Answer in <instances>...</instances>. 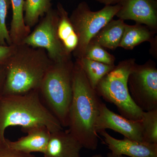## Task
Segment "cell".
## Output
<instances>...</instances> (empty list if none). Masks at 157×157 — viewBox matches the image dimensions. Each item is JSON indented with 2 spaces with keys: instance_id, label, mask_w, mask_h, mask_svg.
Listing matches in <instances>:
<instances>
[{
  "instance_id": "1",
  "label": "cell",
  "mask_w": 157,
  "mask_h": 157,
  "mask_svg": "<svg viewBox=\"0 0 157 157\" xmlns=\"http://www.w3.org/2000/svg\"><path fill=\"white\" fill-rule=\"evenodd\" d=\"M101 102L77 62L73 67V97L69 110L68 131L83 147L91 150H95L98 146L95 126Z\"/></svg>"
},
{
  "instance_id": "2",
  "label": "cell",
  "mask_w": 157,
  "mask_h": 157,
  "mask_svg": "<svg viewBox=\"0 0 157 157\" xmlns=\"http://www.w3.org/2000/svg\"><path fill=\"white\" fill-rule=\"evenodd\" d=\"M44 126L52 132L63 130L41 101L38 90L24 94L4 95L0 99V138L10 126L21 129Z\"/></svg>"
},
{
  "instance_id": "3",
  "label": "cell",
  "mask_w": 157,
  "mask_h": 157,
  "mask_svg": "<svg viewBox=\"0 0 157 157\" xmlns=\"http://www.w3.org/2000/svg\"><path fill=\"white\" fill-rule=\"evenodd\" d=\"M74 65L68 61L52 63L38 92L41 101L63 128L68 127L73 97Z\"/></svg>"
},
{
  "instance_id": "4",
  "label": "cell",
  "mask_w": 157,
  "mask_h": 157,
  "mask_svg": "<svg viewBox=\"0 0 157 157\" xmlns=\"http://www.w3.org/2000/svg\"><path fill=\"white\" fill-rule=\"evenodd\" d=\"M37 52H17L6 69L4 95L24 94L39 90L52 62Z\"/></svg>"
},
{
  "instance_id": "5",
  "label": "cell",
  "mask_w": 157,
  "mask_h": 157,
  "mask_svg": "<svg viewBox=\"0 0 157 157\" xmlns=\"http://www.w3.org/2000/svg\"><path fill=\"white\" fill-rule=\"evenodd\" d=\"M136 64L134 59L121 62L98 83V95L116 106L121 115L130 120H140L144 111L132 100L128 87V79Z\"/></svg>"
},
{
  "instance_id": "6",
  "label": "cell",
  "mask_w": 157,
  "mask_h": 157,
  "mask_svg": "<svg viewBox=\"0 0 157 157\" xmlns=\"http://www.w3.org/2000/svg\"><path fill=\"white\" fill-rule=\"evenodd\" d=\"M119 9L117 4L106 6L101 10L93 11L86 3L82 2L73 11L70 18L78 38L76 49L79 59L83 56L92 39L112 20Z\"/></svg>"
},
{
  "instance_id": "7",
  "label": "cell",
  "mask_w": 157,
  "mask_h": 157,
  "mask_svg": "<svg viewBox=\"0 0 157 157\" xmlns=\"http://www.w3.org/2000/svg\"><path fill=\"white\" fill-rule=\"evenodd\" d=\"M129 93L143 111L157 109V69L152 63L135 65L128 79Z\"/></svg>"
},
{
  "instance_id": "8",
  "label": "cell",
  "mask_w": 157,
  "mask_h": 157,
  "mask_svg": "<svg viewBox=\"0 0 157 157\" xmlns=\"http://www.w3.org/2000/svg\"><path fill=\"white\" fill-rule=\"evenodd\" d=\"M46 14L36 28L21 43L34 48H45L52 63L67 61L68 54L58 36V12L51 9Z\"/></svg>"
},
{
  "instance_id": "9",
  "label": "cell",
  "mask_w": 157,
  "mask_h": 157,
  "mask_svg": "<svg viewBox=\"0 0 157 157\" xmlns=\"http://www.w3.org/2000/svg\"><path fill=\"white\" fill-rule=\"evenodd\" d=\"M95 129L98 133L106 129H111L128 139L144 141L141 120H130L117 114L103 102L100 104Z\"/></svg>"
},
{
  "instance_id": "10",
  "label": "cell",
  "mask_w": 157,
  "mask_h": 157,
  "mask_svg": "<svg viewBox=\"0 0 157 157\" xmlns=\"http://www.w3.org/2000/svg\"><path fill=\"white\" fill-rule=\"evenodd\" d=\"M116 16L119 19L132 20L147 27H157V3L155 0H121Z\"/></svg>"
},
{
  "instance_id": "11",
  "label": "cell",
  "mask_w": 157,
  "mask_h": 157,
  "mask_svg": "<svg viewBox=\"0 0 157 157\" xmlns=\"http://www.w3.org/2000/svg\"><path fill=\"white\" fill-rule=\"evenodd\" d=\"M113 154L129 157H157V144L132 140L126 137L118 139L106 130L99 132Z\"/></svg>"
},
{
  "instance_id": "12",
  "label": "cell",
  "mask_w": 157,
  "mask_h": 157,
  "mask_svg": "<svg viewBox=\"0 0 157 157\" xmlns=\"http://www.w3.org/2000/svg\"><path fill=\"white\" fill-rule=\"evenodd\" d=\"M83 147L68 131L51 133L45 157H77Z\"/></svg>"
},
{
  "instance_id": "13",
  "label": "cell",
  "mask_w": 157,
  "mask_h": 157,
  "mask_svg": "<svg viewBox=\"0 0 157 157\" xmlns=\"http://www.w3.org/2000/svg\"><path fill=\"white\" fill-rule=\"evenodd\" d=\"M21 131L26 133V136L21 137L16 141L7 140L11 148L26 153H45L51 134L46 127L37 126L22 129Z\"/></svg>"
},
{
  "instance_id": "14",
  "label": "cell",
  "mask_w": 157,
  "mask_h": 157,
  "mask_svg": "<svg viewBox=\"0 0 157 157\" xmlns=\"http://www.w3.org/2000/svg\"><path fill=\"white\" fill-rule=\"evenodd\" d=\"M126 25L122 20H112L90 42L114 50L119 47Z\"/></svg>"
},
{
  "instance_id": "15",
  "label": "cell",
  "mask_w": 157,
  "mask_h": 157,
  "mask_svg": "<svg viewBox=\"0 0 157 157\" xmlns=\"http://www.w3.org/2000/svg\"><path fill=\"white\" fill-rule=\"evenodd\" d=\"M13 15L10 36L14 44L21 43L28 35L30 28L25 25L24 20V0H11Z\"/></svg>"
},
{
  "instance_id": "16",
  "label": "cell",
  "mask_w": 157,
  "mask_h": 157,
  "mask_svg": "<svg viewBox=\"0 0 157 157\" xmlns=\"http://www.w3.org/2000/svg\"><path fill=\"white\" fill-rule=\"evenodd\" d=\"M151 38V33L148 28L140 24L126 25L119 47L132 49L142 42L150 41Z\"/></svg>"
},
{
  "instance_id": "17",
  "label": "cell",
  "mask_w": 157,
  "mask_h": 157,
  "mask_svg": "<svg viewBox=\"0 0 157 157\" xmlns=\"http://www.w3.org/2000/svg\"><path fill=\"white\" fill-rule=\"evenodd\" d=\"M78 63L87 77L90 84L94 90L103 77L115 67L114 65L106 64L84 57L80 59Z\"/></svg>"
},
{
  "instance_id": "18",
  "label": "cell",
  "mask_w": 157,
  "mask_h": 157,
  "mask_svg": "<svg viewBox=\"0 0 157 157\" xmlns=\"http://www.w3.org/2000/svg\"><path fill=\"white\" fill-rule=\"evenodd\" d=\"M51 0H25L24 5L25 23L29 28L38 22L39 17H42L51 10Z\"/></svg>"
},
{
  "instance_id": "19",
  "label": "cell",
  "mask_w": 157,
  "mask_h": 157,
  "mask_svg": "<svg viewBox=\"0 0 157 157\" xmlns=\"http://www.w3.org/2000/svg\"><path fill=\"white\" fill-rule=\"evenodd\" d=\"M141 121L144 141L157 144V109L144 111Z\"/></svg>"
},
{
  "instance_id": "20",
  "label": "cell",
  "mask_w": 157,
  "mask_h": 157,
  "mask_svg": "<svg viewBox=\"0 0 157 157\" xmlns=\"http://www.w3.org/2000/svg\"><path fill=\"white\" fill-rule=\"evenodd\" d=\"M82 57L106 64L114 65L115 58L113 56L107 52L102 46L91 42L88 45Z\"/></svg>"
},
{
  "instance_id": "21",
  "label": "cell",
  "mask_w": 157,
  "mask_h": 157,
  "mask_svg": "<svg viewBox=\"0 0 157 157\" xmlns=\"http://www.w3.org/2000/svg\"><path fill=\"white\" fill-rule=\"evenodd\" d=\"M59 21L57 33L59 39L62 43L73 34L76 33L68 13L60 4L58 6Z\"/></svg>"
},
{
  "instance_id": "22",
  "label": "cell",
  "mask_w": 157,
  "mask_h": 157,
  "mask_svg": "<svg viewBox=\"0 0 157 157\" xmlns=\"http://www.w3.org/2000/svg\"><path fill=\"white\" fill-rule=\"evenodd\" d=\"M10 0H0V44L4 45L6 42L12 43L10 34L6 25V18L10 5Z\"/></svg>"
},
{
  "instance_id": "23",
  "label": "cell",
  "mask_w": 157,
  "mask_h": 157,
  "mask_svg": "<svg viewBox=\"0 0 157 157\" xmlns=\"http://www.w3.org/2000/svg\"><path fill=\"white\" fill-rule=\"evenodd\" d=\"M0 157H38L32 154L26 153L11 148L7 140L0 138Z\"/></svg>"
},
{
  "instance_id": "24",
  "label": "cell",
  "mask_w": 157,
  "mask_h": 157,
  "mask_svg": "<svg viewBox=\"0 0 157 157\" xmlns=\"http://www.w3.org/2000/svg\"><path fill=\"white\" fill-rule=\"evenodd\" d=\"M11 48L9 46L0 45V60L10 55L12 50Z\"/></svg>"
},
{
  "instance_id": "25",
  "label": "cell",
  "mask_w": 157,
  "mask_h": 157,
  "mask_svg": "<svg viewBox=\"0 0 157 157\" xmlns=\"http://www.w3.org/2000/svg\"><path fill=\"white\" fill-rule=\"evenodd\" d=\"M100 3L105 4L106 6L111 5V4H114L116 3H119L121 0H97Z\"/></svg>"
},
{
  "instance_id": "26",
  "label": "cell",
  "mask_w": 157,
  "mask_h": 157,
  "mask_svg": "<svg viewBox=\"0 0 157 157\" xmlns=\"http://www.w3.org/2000/svg\"><path fill=\"white\" fill-rule=\"evenodd\" d=\"M106 157H128L124 155H116L113 154L112 153L110 152L108 153Z\"/></svg>"
},
{
  "instance_id": "27",
  "label": "cell",
  "mask_w": 157,
  "mask_h": 157,
  "mask_svg": "<svg viewBox=\"0 0 157 157\" xmlns=\"http://www.w3.org/2000/svg\"><path fill=\"white\" fill-rule=\"evenodd\" d=\"M77 157H80V156ZM90 157H103V156L101 154L95 155H93L92 156Z\"/></svg>"
},
{
  "instance_id": "28",
  "label": "cell",
  "mask_w": 157,
  "mask_h": 157,
  "mask_svg": "<svg viewBox=\"0 0 157 157\" xmlns=\"http://www.w3.org/2000/svg\"><path fill=\"white\" fill-rule=\"evenodd\" d=\"M2 70H0V78H1V75H2Z\"/></svg>"
}]
</instances>
